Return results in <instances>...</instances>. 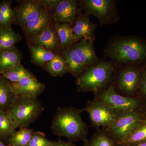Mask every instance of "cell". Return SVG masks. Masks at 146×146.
<instances>
[{
    "mask_svg": "<svg viewBox=\"0 0 146 146\" xmlns=\"http://www.w3.org/2000/svg\"><path fill=\"white\" fill-rule=\"evenodd\" d=\"M83 112L73 107L58 108L52 121L51 129L55 136L72 142L87 140L88 127L81 116Z\"/></svg>",
    "mask_w": 146,
    "mask_h": 146,
    "instance_id": "cell-1",
    "label": "cell"
},
{
    "mask_svg": "<svg viewBox=\"0 0 146 146\" xmlns=\"http://www.w3.org/2000/svg\"><path fill=\"white\" fill-rule=\"evenodd\" d=\"M104 53L115 63L131 65L146 60V45L136 38L117 36L108 44Z\"/></svg>",
    "mask_w": 146,
    "mask_h": 146,
    "instance_id": "cell-2",
    "label": "cell"
},
{
    "mask_svg": "<svg viewBox=\"0 0 146 146\" xmlns=\"http://www.w3.org/2000/svg\"><path fill=\"white\" fill-rule=\"evenodd\" d=\"M114 61H100L89 67L76 79L77 90L91 92L95 95L104 90L113 82L115 77Z\"/></svg>",
    "mask_w": 146,
    "mask_h": 146,
    "instance_id": "cell-3",
    "label": "cell"
},
{
    "mask_svg": "<svg viewBox=\"0 0 146 146\" xmlns=\"http://www.w3.org/2000/svg\"><path fill=\"white\" fill-rule=\"evenodd\" d=\"M44 110L42 103L35 97L18 96L6 112L16 129L28 127Z\"/></svg>",
    "mask_w": 146,
    "mask_h": 146,
    "instance_id": "cell-4",
    "label": "cell"
},
{
    "mask_svg": "<svg viewBox=\"0 0 146 146\" xmlns=\"http://www.w3.org/2000/svg\"><path fill=\"white\" fill-rule=\"evenodd\" d=\"M95 95V98L101 102L112 110L118 117L137 110L139 102L132 97H127L117 93L113 84Z\"/></svg>",
    "mask_w": 146,
    "mask_h": 146,
    "instance_id": "cell-5",
    "label": "cell"
},
{
    "mask_svg": "<svg viewBox=\"0 0 146 146\" xmlns=\"http://www.w3.org/2000/svg\"><path fill=\"white\" fill-rule=\"evenodd\" d=\"M79 7L87 15L97 17L101 25L115 23L119 19L116 2L113 0H82Z\"/></svg>",
    "mask_w": 146,
    "mask_h": 146,
    "instance_id": "cell-6",
    "label": "cell"
},
{
    "mask_svg": "<svg viewBox=\"0 0 146 146\" xmlns=\"http://www.w3.org/2000/svg\"><path fill=\"white\" fill-rule=\"evenodd\" d=\"M145 119L138 110L132 111L119 116L109 127L104 129L119 144L127 138Z\"/></svg>",
    "mask_w": 146,
    "mask_h": 146,
    "instance_id": "cell-7",
    "label": "cell"
},
{
    "mask_svg": "<svg viewBox=\"0 0 146 146\" xmlns=\"http://www.w3.org/2000/svg\"><path fill=\"white\" fill-rule=\"evenodd\" d=\"M143 74L136 66L127 65L115 74L112 84L118 94L130 97L140 89Z\"/></svg>",
    "mask_w": 146,
    "mask_h": 146,
    "instance_id": "cell-8",
    "label": "cell"
},
{
    "mask_svg": "<svg viewBox=\"0 0 146 146\" xmlns=\"http://www.w3.org/2000/svg\"><path fill=\"white\" fill-rule=\"evenodd\" d=\"M82 110L87 112L91 124L98 129L109 127L118 117L112 110L95 98L89 101Z\"/></svg>",
    "mask_w": 146,
    "mask_h": 146,
    "instance_id": "cell-9",
    "label": "cell"
},
{
    "mask_svg": "<svg viewBox=\"0 0 146 146\" xmlns=\"http://www.w3.org/2000/svg\"><path fill=\"white\" fill-rule=\"evenodd\" d=\"M15 20L14 25L23 27L34 20L46 9L42 0H24L14 8Z\"/></svg>",
    "mask_w": 146,
    "mask_h": 146,
    "instance_id": "cell-10",
    "label": "cell"
},
{
    "mask_svg": "<svg viewBox=\"0 0 146 146\" xmlns=\"http://www.w3.org/2000/svg\"><path fill=\"white\" fill-rule=\"evenodd\" d=\"M81 10L77 1L60 0L52 12L53 21L55 23L68 24L72 26L81 13Z\"/></svg>",
    "mask_w": 146,
    "mask_h": 146,
    "instance_id": "cell-11",
    "label": "cell"
},
{
    "mask_svg": "<svg viewBox=\"0 0 146 146\" xmlns=\"http://www.w3.org/2000/svg\"><path fill=\"white\" fill-rule=\"evenodd\" d=\"M13 92L18 96L37 98L44 91L46 86L40 82L34 74L24 77L17 82H10Z\"/></svg>",
    "mask_w": 146,
    "mask_h": 146,
    "instance_id": "cell-12",
    "label": "cell"
},
{
    "mask_svg": "<svg viewBox=\"0 0 146 146\" xmlns=\"http://www.w3.org/2000/svg\"><path fill=\"white\" fill-rule=\"evenodd\" d=\"M53 22L52 13L46 9L38 17L27 23L22 28L27 42L42 33Z\"/></svg>",
    "mask_w": 146,
    "mask_h": 146,
    "instance_id": "cell-13",
    "label": "cell"
},
{
    "mask_svg": "<svg viewBox=\"0 0 146 146\" xmlns=\"http://www.w3.org/2000/svg\"><path fill=\"white\" fill-rule=\"evenodd\" d=\"M98 26L90 21L89 15L85 13H80L72 25L76 43L84 39L94 40V32Z\"/></svg>",
    "mask_w": 146,
    "mask_h": 146,
    "instance_id": "cell-14",
    "label": "cell"
},
{
    "mask_svg": "<svg viewBox=\"0 0 146 146\" xmlns=\"http://www.w3.org/2000/svg\"><path fill=\"white\" fill-rule=\"evenodd\" d=\"M27 42L39 45L46 49L57 53L61 52L54 22L42 33L35 36L30 42Z\"/></svg>",
    "mask_w": 146,
    "mask_h": 146,
    "instance_id": "cell-15",
    "label": "cell"
},
{
    "mask_svg": "<svg viewBox=\"0 0 146 146\" xmlns=\"http://www.w3.org/2000/svg\"><path fill=\"white\" fill-rule=\"evenodd\" d=\"M94 42L93 39H84L73 44L78 56L88 68L100 62L95 53Z\"/></svg>",
    "mask_w": 146,
    "mask_h": 146,
    "instance_id": "cell-16",
    "label": "cell"
},
{
    "mask_svg": "<svg viewBox=\"0 0 146 146\" xmlns=\"http://www.w3.org/2000/svg\"><path fill=\"white\" fill-rule=\"evenodd\" d=\"M60 53L65 59L68 73L76 78L88 68L78 56L73 45Z\"/></svg>",
    "mask_w": 146,
    "mask_h": 146,
    "instance_id": "cell-17",
    "label": "cell"
},
{
    "mask_svg": "<svg viewBox=\"0 0 146 146\" xmlns=\"http://www.w3.org/2000/svg\"><path fill=\"white\" fill-rule=\"evenodd\" d=\"M23 55L16 46L0 50V73L21 63Z\"/></svg>",
    "mask_w": 146,
    "mask_h": 146,
    "instance_id": "cell-18",
    "label": "cell"
},
{
    "mask_svg": "<svg viewBox=\"0 0 146 146\" xmlns=\"http://www.w3.org/2000/svg\"><path fill=\"white\" fill-rule=\"evenodd\" d=\"M31 55V62L35 65L43 67L57 54L36 44L27 42Z\"/></svg>",
    "mask_w": 146,
    "mask_h": 146,
    "instance_id": "cell-19",
    "label": "cell"
},
{
    "mask_svg": "<svg viewBox=\"0 0 146 146\" xmlns=\"http://www.w3.org/2000/svg\"><path fill=\"white\" fill-rule=\"evenodd\" d=\"M17 97L10 82L0 76V111L7 112Z\"/></svg>",
    "mask_w": 146,
    "mask_h": 146,
    "instance_id": "cell-20",
    "label": "cell"
},
{
    "mask_svg": "<svg viewBox=\"0 0 146 146\" xmlns=\"http://www.w3.org/2000/svg\"><path fill=\"white\" fill-rule=\"evenodd\" d=\"M55 27L61 52L76 43L72 26L68 24L55 23Z\"/></svg>",
    "mask_w": 146,
    "mask_h": 146,
    "instance_id": "cell-21",
    "label": "cell"
},
{
    "mask_svg": "<svg viewBox=\"0 0 146 146\" xmlns=\"http://www.w3.org/2000/svg\"><path fill=\"white\" fill-rule=\"evenodd\" d=\"M42 68L54 77L61 78L68 73L65 59L61 53L57 54L52 60Z\"/></svg>",
    "mask_w": 146,
    "mask_h": 146,
    "instance_id": "cell-22",
    "label": "cell"
},
{
    "mask_svg": "<svg viewBox=\"0 0 146 146\" xmlns=\"http://www.w3.org/2000/svg\"><path fill=\"white\" fill-rule=\"evenodd\" d=\"M84 142V146H120L104 129H98L90 139Z\"/></svg>",
    "mask_w": 146,
    "mask_h": 146,
    "instance_id": "cell-23",
    "label": "cell"
},
{
    "mask_svg": "<svg viewBox=\"0 0 146 146\" xmlns=\"http://www.w3.org/2000/svg\"><path fill=\"white\" fill-rule=\"evenodd\" d=\"M12 1L3 0L0 3V29L11 28L14 25L15 12L11 7Z\"/></svg>",
    "mask_w": 146,
    "mask_h": 146,
    "instance_id": "cell-24",
    "label": "cell"
},
{
    "mask_svg": "<svg viewBox=\"0 0 146 146\" xmlns=\"http://www.w3.org/2000/svg\"><path fill=\"white\" fill-rule=\"evenodd\" d=\"M22 37L12 28L0 29V50L15 46L20 42Z\"/></svg>",
    "mask_w": 146,
    "mask_h": 146,
    "instance_id": "cell-25",
    "label": "cell"
},
{
    "mask_svg": "<svg viewBox=\"0 0 146 146\" xmlns=\"http://www.w3.org/2000/svg\"><path fill=\"white\" fill-rule=\"evenodd\" d=\"M35 132L33 129L22 128L15 130L9 140L11 146H27Z\"/></svg>",
    "mask_w": 146,
    "mask_h": 146,
    "instance_id": "cell-26",
    "label": "cell"
},
{
    "mask_svg": "<svg viewBox=\"0 0 146 146\" xmlns=\"http://www.w3.org/2000/svg\"><path fill=\"white\" fill-rule=\"evenodd\" d=\"M33 74L21 63L11 67L0 73V75L9 82H17L27 76Z\"/></svg>",
    "mask_w": 146,
    "mask_h": 146,
    "instance_id": "cell-27",
    "label": "cell"
},
{
    "mask_svg": "<svg viewBox=\"0 0 146 146\" xmlns=\"http://www.w3.org/2000/svg\"><path fill=\"white\" fill-rule=\"evenodd\" d=\"M15 130L13 122L7 113L0 111V140L9 144V140Z\"/></svg>",
    "mask_w": 146,
    "mask_h": 146,
    "instance_id": "cell-28",
    "label": "cell"
},
{
    "mask_svg": "<svg viewBox=\"0 0 146 146\" xmlns=\"http://www.w3.org/2000/svg\"><path fill=\"white\" fill-rule=\"evenodd\" d=\"M146 141V119L124 141L118 144L120 146H129Z\"/></svg>",
    "mask_w": 146,
    "mask_h": 146,
    "instance_id": "cell-29",
    "label": "cell"
},
{
    "mask_svg": "<svg viewBox=\"0 0 146 146\" xmlns=\"http://www.w3.org/2000/svg\"><path fill=\"white\" fill-rule=\"evenodd\" d=\"M54 141H50L41 131H35L32 138L27 146H52Z\"/></svg>",
    "mask_w": 146,
    "mask_h": 146,
    "instance_id": "cell-30",
    "label": "cell"
},
{
    "mask_svg": "<svg viewBox=\"0 0 146 146\" xmlns=\"http://www.w3.org/2000/svg\"><path fill=\"white\" fill-rule=\"evenodd\" d=\"M42 1L46 8L52 13L60 2V0H42Z\"/></svg>",
    "mask_w": 146,
    "mask_h": 146,
    "instance_id": "cell-31",
    "label": "cell"
},
{
    "mask_svg": "<svg viewBox=\"0 0 146 146\" xmlns=\"http://www.w3.org/2000/svg\"><path fill=\"white\" fill-rule=\"evenodd\" d=\"M140 90L141 94L146 97V71L143 74Z\"/></svg>",
    "mask_w": 146,
    "mask_h": 146,
    "instance_id": "cell-32",
    "label": "cell"
},
{
    "mask_svg": "<svg viewBox=\"0 0 146 146\" xmlns=\"http://www.w3.org/2000/svg\"><path fill=\"white\" fill-rule=\"evenodd\" d=\"M52 146H77L70 141H64L61 140L54 141Z\"/></svg>",
    "mask_w": 146,
    "mask_h": 146,
    "instance_id": "cell-33",
    "label": "cell"
},
{
    "mask_svg": "<svg viewBox=\"0 0 146 146\" xmlns=\"http://www.w3.org/2000/svg\"><path fill=\"white\" fill-rule=\"evenodd\" d=\"M129 146H146V141L138 143L133 144Z\"/></svg>",
    "mask_w": 146,
    "mask_h": 146,
    "instance_id": "cell-34",
    "label": "cell"
},
{
    "mask_svg": "<svg viewBox=\"0 0 146 146\" xmlns=\"http://www.w3.org/2000/svg\"><path fill=\"white\" fill-rule=\"evenodd\" d=\"M0 146H11L9 144H6L0 140Z\"/></svg>",
    "mask_w": 146,
    "mask_h": 146,
    "instance_id": "cell-35",
    "label": "cell"
},
{
    "mask_svg": "<svg viewBox=\"0 0 146 146\" xmlns=\"http://www.w3.org/2000/svg\"><path fill=\"white\" fill-rule=\"evenodd\" d=\"M0 3H1V2H0Z\"/></svg>",
    "mask_w": 146,
    "mask_h": 146,
    "instance_id": "cell-36",
    "label": "cell"
},
{
    "mask_svg": "<svg viewBox=\"0 0 146 146\" xmlns=\"http://www.w3.org/2000/svg\"><path fill=\"white\" fill-rule=\"evenodd\" d=\"M0 76H1V75H0Z\"/></svg>",
    "mask_w": 146,
    "mask_h": 146,
    "instance_id": "cell-37",
    "label": "cell"
}]
</instances>
